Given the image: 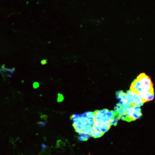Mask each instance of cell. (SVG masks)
I'll use <instances>...</instances> for the list:
<instances>
[{
    "mask_svg": "<svg viewBox=\"0 0 155 155\" xmlns=\"http://www.w3.org/2000/svg\"><path fill=\"white\" fill-rule=\"evenodd\" d=\"M130 89L141 98L144 103L154 98L153 84L150 77L145 73H140L133 81Z\"/></svg>",
    "mask_w": 155,
    "mask_h": 155,
    "instance_id": "cell-1",
    "label": "cell"
},
{
    "mask_svg": "<svg viewBox=\"0 0 155 155\" xmlns=\"http://www.w3.org/2000/svg\"><path fill=\"white\" fill-rule=\"evenodd\" d=\"M140 107L138 105L134 104H133V121H135L140 118L142 116V114Z\"/></svg>",
    "mask_w": 155,
    "mask_h": 155,
    "instance_id": "cell-2",
    "label": "cell"
},
{
    "mask_svg": "<svg viewBox=\"0 0 155 155\" xmlns=\"http://www.w3.org/2000/svg\"><path fill=\"white\" fill-rule=\"evenodd\" d=\"M117 98L120 102L122 103L123 104H125L127 103V98L126 93L122 90L117 91L116 93Z\"/></svg>",
    "mask_w": 155,
    "mask_h": 155,
    "instance_id": "cell-3",
    "label": "cell"
},
{
    "mask_svg": "<svg viewBox=\"0 0 155 155\" xmlns=\"http://www.w3.org/2000/svg\"><path fill=\"white\" fill-rule=\"evenodd\" d=\"M126 96L127 103L129 105L134 103L133 92L130 89L125 93Z\"/></svg>",
    "mask_w": 155,
    "mask_h": 155,
    "instance_id": "cell-4",
    "label": "cell"
},
{
    "mask_svg": "<svg viewBox=\"0 0 155 155\" xmlns=\"http://www.w3.org/2000/svg\"><path fill=\"white\" fill-rule=\"evenodd\" d=\"M133 96L134 99V103L140 106L144 104L142 99L136 94L133 92Z\"/></svg>",
    "mask_w": 155,
    "mask_h": 155,
    "instance_id": "cell-5",
    "label": "cell"
},
{
    "mask_svg": "<svg viewBox=\"0 0 155 155\" xmlns=\"http://www.w3.org/2000/svg\"><path fill=\"white\" fill-rule=\"evenodd\" d=\"M78 139L80 141H85L89 138L90 136L86 134H80Z\"/></svg>",
    "mask_w": 155,
    "mask_h": 155,
    "instance_id": "cell-6",
    "label": "cell"
},
{
    "mask_svg": "<svg viewBox=\"0 0 155 155\" xmlns=\"http://www.w3.org/2000/svg\"><path fill=\"white\" fill-rule=\"evenodd\" d=\"M86 117L89 118H92L94 115V112H87L83 114Z\"/></svg>",
    "mask_w": 155,
    "mask_h": 155,
    "instance_id": "cell-7",
    "label": "cell"
},
{
    "mask_svg": "<svg viewBox=\"0 0 155 155\" xmlns=\"http://www.w3.org/2000/svg\"><path fill=\"white\" fill-rule=\"evenodd\" d=\"M64 98L63 95L60 93L58 94V97L57 98V101L58 102H61L64 100Z\"/></svg>",
    "mask_w": 155,
    "mask_h": 155,
    "instance_id": "cell-8",
    "label": "cell"
},
{
    "mask_svg": "<svg viewBox=\"0 0 155 155\" xmlns=\"http://www.w3.org/2000/svg\"><path fill=\"white\" fill-rule=\"evenodd\" d=\"M33 86L34 88L36 89L39 87V84L38 82H35L33 84Z\"/></svg>",
    "mask_w": 155,
    "mask_h": 155,
    "instance_id": "cell-9",
    "label": "cell"
},
{
    "mask_svg": "<svg viewBox=\"0 0 155 155\" xmlns=\"http://www.w3.org/2000/svg\"><path fill=\"white\" fill-rule=\"evenodd\" d=\"M39 124L40 125H41L43 126H44L45 125V123L43 122H39Z\"/></svg>",
    "mask_w": 155,
    "mask_h": 155,
    "instance_id": "cell-10",
    "label": "cell"
},
{
    "mask_svg": "<svg viewBox=\"0 0 155 155\" xmlns=\"http://www.w3.org/2000/svg\"><path fill=\"white\" fill-rule=\"evenodd\" d=\"M42 147L43 148H46V145H45V144H42Z\"/></svg>",
    "mask_w": 155,
    "mask_h": 155,
    "instance_id": "cell-11",
    "label": "cell"
}]
</instances>
